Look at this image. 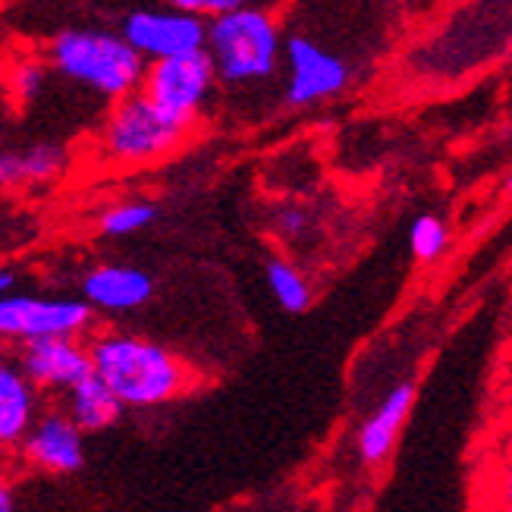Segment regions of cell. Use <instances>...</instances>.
<instances>
[{"mask_svg":"<svg viewBox=\"0 0 512 512\" xmlns=\"http://www.w3.org/2000/svg\"><path fill=\"white\" fill-rule=\"evenodd\" d=\"M205 22L208 19L202 16H192L164 4L151 10H132L123 19L120 35L132 44V51L145 63H151V60L205 48Z\"/></svg>","mask_w":512,"mask_h":512,"instance_id":"ba28073f","label":"cell"},{"mask_svg":"<svg viewBox=\"0 0 512 512\" xmlns=\"http://www.w3.org/2000/svg\"><path fill=\"white\" fill-rule=\"evenodd\" d=\"M48 63L104 101H117L129 92H139L145 60L132 51V44L110 29H63L48 44Z\"/></svg>","mask_w":512,"mask_h":512,"instance_id":"277c9868","label":"cell"},{"mask_svg":"<svg viewBox=\"0 0 512 512\" xmlns=\"http://www.w3.org/2000/svg\"><path fill=\"white\" fill-rule=\"evenodd\" d=\"M167 7H176L183 13H192V16H202V19H214L227 10H236L242 4H252V0H161Z\"/></svg>","mask_w":512,"mask_h":512,"instance_id":"44dd1931","label":"cell"},{"mask_svg":"<svg viewBox=\"0 0 512 512\" xmlns=\"http://www.w3.org/2000/svg\"><path fill=\"white\" fill-rule=\"evenodd\" d=\"M195 126L176 120L142 92H129L110 101L107 117L95 136V158L104 167L142 170L180 151Z\"/></svg>","mask_w":512,"mask_h":512,"instance_id":"3957f363","label":"cell"},{"mask_svg":"<svg viewBox=\"0 0 512 512\" xmlns=\"http://www.w3.org/2000/svg\"><path fill=\"white\" fill-rule=\"evenodd\" d=\"M38 415V390L19 365L0 359V450H13Z\"/></svg>","mask_w":512,"mask_h":512,"instance_id":"4fadbf2b","label":"cell"},{"mask_svg":"<svg viewBox=\"0 0 512 512\" xmlns=\"http://www.w3.org/2000/svg\"><path fill=\"white\" fill-rule=\"evenodd\" d=\"M205 54L217 85L255 88L274 79L283 60V35L271 7L242 4L205 22Z\"/></svg>","mask_w":512,"mask_h":512,"instance_id":"7a4b0ae2","label":"cell"},{"mask_svg":"<svg viewBox=\"0 0 512 512\" xmlns=\"http://www.w3.org/2000/svg\"><path fill=\"white\" fill-rule=\"evenodd\" d=\"M19 371L29 377L35 390L66 393L92 374V355L82 337H41L19 343Z\"/></svg>","mask_w":512,"mask_h":512,"instance_id":"9c48e42d","label":"cell"},{"mask_svg":"<svg viewBox=\"0 0 512 512\" xmlns=\"http://www.w3.org/2000/svg\"><path fill=\"white\" fill-rule=\"evenodd\" d=\"M412 406H415V387L399 384L396 390L384 396V403L371 412V418L359 431V459L368 469H377V465H384L390 459L396 440L412 415Z\"/></svg>","mask_w":512,"mask_h":512,"instance_id":"7c38bea8","label":"cell"},{"mask_svg":"<svg viewBox=\"0 0 512 512\" xmlns=\"http://www.w3.org/2000/svg\"><path fill=\"white\" fill-rule=\"evenodd\" d=\"M264 277L274 302L283 311H289V315H302V311L311 308V283L296 264H289L286 258H271Z\"/></svg>","mask_w":512,"mask_h":512,"instance_id":"9a60e30c","label":"cell"},{"mask_svg":"<svg viewBox=\"0 0 512 512\" xmlns=\"http://www.w3.org/2000/svg\"><path fill=\"white\" fill-rule=\"evenodd\" d=\"M92 371L123 409H158L198 387V374L167 346L136 333H98L88 340Z\"/></svg>","mask_w":512,"mask_h":512,"instance_id":"6da1fadb","label":"cell"},{"mask_svg":"<svg viewBox=\"0 0 512 512\" xmlns=\"http://www.w3.org/2000/svg\"><path fill=\"white\" fill-rule=\"evenodd\" d=\"M16 509V491H13V481L0 472V512H13Z\"/></svg>","mask_w":512,"mask_h":512,"instance_id":"603a6c76","label":"cell"},{"mask_svg":"<svg viewBox=\"0 0 512 512\" xmlns=\"http://www.w3.org/2000/svg\"><path fill=\"white\" fill-rule=\"evenodd\" d=\"M217 88V76L205 48L145 63L139 92L148 95L164 114L198 126Z\"/></svg>","mask_w":512,"mask_h":512,"instance_id":"5b68a950","label":"cell"},{"mask_svg":"<svg viewBox=\"0 0 512 512\" xmlns=\"http://www.w3.org/2000/svg\"><path fill=\"white\" fill-rule=\"evenodd\" d=\"M95 324V308L70 296H0V340L29 343L41 337H85Z\"/></svg>","mask_w":512,"mask_h":512,"instance_id":"8992f818","label":"cell"},{"mask_svg":"<svg viewBox=\"0 0 512 512\" xmlns=\"http://www.w3.org/2000/svg\"><path fill=\"white\" fill-rule=\"evenodd\" d=\"M158 220V205L145 202V198H132V202H120L107 208L98 220V230L110 239H126L148 230Z\"/></svg>","mask_w":512,"mask_h":512,"instance_id":"e0dca14e","label":"cell"},{"mask_svg":"<svg viewBox=\"0 0 512 512\" xmlns=\"http://www.w3.org/2000/svg\"><path fill=\"white\" fill-rule=\"evenodd\" d=\"M13 286H16V274L7 271V267H0V296H4V293H13Z\"/></svg>","mask_w":512,"mask_h":512,"instance_id":"cb8c5ba5","label":"cell"},{"mask_svg":"<svg viewBox=\"0 0 512 512\" xmlns=\"http://www.w3.org/2000/svg\"><path fill=\"white\" fill-rule=\"evenodd\" d=\"M26 186V173H22L19 148H0V195Z\"/></svg>","mask_w":512,"mask_h":512,"instance_id":"7402d4cb","label":"cell"},{"mask_svg":"<svg viewBox=\"0 0 512 512\" xmlns=\"http://www.w3.org/2000/svg\"><path fill=\"white\" fill-rule=\"evenodd\" d=\"M19 450L22 459L44 475H76L85 465V434L66 409H51L35 415Z\"/></svg>","mask_w":512,"mask_h":512,"instance_id":"30bf717a","label":"cell"},{"mask_svg":"<svg viewBox=\"0 0 512 512\" xmlns=\"http://www.w3.org/2000/svg\"><path fill=\"white\" fill-rule=\"evenodd\" d=\"M283 60H286V104L289 107H311L321 101L340 98L349 82L352 70L349 63L333 54L324 44L296 35L283 41Z\"/></svg>","mask_w":512,"mask_h":512,"instance_id":"52a82bcc","label":"cell"},{"mask_svg":"<svg viewBox=\"0 0 512 512\" xmlns=\"http://www.w3.org/2000/svg\"><path fill=\"white\" fill-rule=\"evenodd\" d=\"M311 227V217L302 205H280L274 214V233L283 239H299Z\"/></svg>","mask_w":512,"mask_h":512,"instance_id":"ffe728a7","label":"cell"},{"mask_svg":"<svg viewBox=\"0 0 512 512\" xmlns=\"http://www.w3.org/2000/svg\"><path fill=\"white\" fill-rule=\"evenodd\" d=\"M48 79H51V63L35 57V54H29V57L13 60L10 73H7V88H10V95L22 107H26V104H35L44 95Z\"/></svg>","mask_w":512,"mask_h":512,"instance_id":"ac0fdd59","label":"cell"},{"mask_svg":"<svg viewBox=\"0 0 512 512\" xmlns=\"http://www.w3.org/2000/svg\"><path fill=\"white\" fill-rule=\"evenodd\" d=\"M66 415L76 421V428L82 434H101L120 421L123 403L92 371V374H85L79 384L66 390Z\"/></svg>","mask_w":512,"mask_h":512,"instance_id":"5bb4252c","label":"cell"},{"mask_svg":"<svg viewBox=\"0 0 512 512\" xmlns=\"http://www.w3.org/2000/svg\"><path fill=\"white\" fill-rule=\"evenodd\" d=\"M22 173H26V186H51L70 167V151L57 142H32L19 148Z\"/></svg>","mask_w":512,"mask_h":512,"instance_id":"2e32d148","label":"cell"},{"mask_svg":"<svg viewBox=\"0 0 512 512\" xmlns=\"http://www.w3.org/2000/svg\"><path fill=\"white\" fill-rule=\"evenodd\" d=\"M154 296V277L132 264H98L82 277V299L104 315H129Z\"/></svg>","mask_w":512,"mask_h":512,"instance_id":"8fae6325","label":"cell"},{"mask_svg":"<svg viewBox=\"0 0 512 512\" xmlns=\"http://www.w3.org/2000/svg\"><path fill=\"white\" fill-rule=\"evenodd\" d=\"M409 246H412L415 261L434 264L443 252H447V246H450V230H447V224H443L437 214H421V217L412 220Z\"/></svg>","mask_w":512,"mask_h":512,"instance_id":"d6986e66","label":"cell"}]
</instances>
